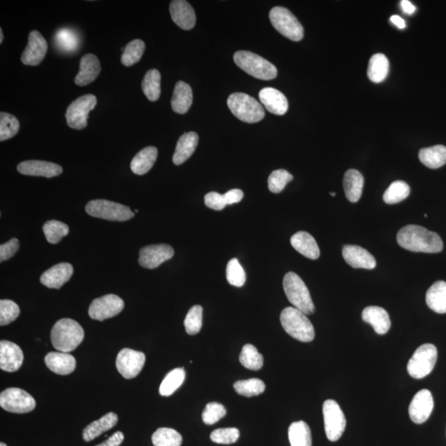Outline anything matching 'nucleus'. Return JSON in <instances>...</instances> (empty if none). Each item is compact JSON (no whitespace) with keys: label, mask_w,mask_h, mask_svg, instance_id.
<instances>
[{"label":"nucleus","mask_w":446,"mask_h":446,"mask_svg":"<svg viewBox=\"0 0 446 446\" xmlns=\"http://www.w3.org/2000/svg\"><path fill=\"white\" fill-rule=\"evenodd\" d=\"M397 241L399 246L413 252L439 253L444 247L438 233L417 225H408L400 229Z\"/></svg>","instance_id":"1"},{"label":"nucleus","mask_w":446,"mask_h":446,"mask_svg":"<svg viewBox=\"0 0 446 446\" xmlns=\"http://www.w3.org/2000/svg\"><path fill=\"white\" fill-rule=\"evenodd\" d=\"M84 338L83 327L73 319L63 318L56 322L51 332L54 348L65 353L76 350Z\"/></svg>","instance_id":"2"},{"label":"nucleus","mask_w":446,"mask_h":446,"mask_svg":"<svg viewBox=\"0 0 446 446\" xmlns=\"http://www.w3.org/2000/svg\"><path fill=\"white\" fill-rule=\"evenodd\" d=\"M282 327L294 339L310 342L315 337V331L311 322L303 312L293 307L286 308L280 315Z\"/></svg>","instance_id":"3"},{"label":"nucleus","mask_w":446,"mask_h":446,"mask_svg":"<svg viewBox=\"0 0 446 446\" xmlns=\"http://www.w3.org/2000/svg\"><path fill=\"white\" fill-rule=\"evenodd\" d=\"M284 290L289 301L294 308L303 312L306 315H312L315 313L311 295L304 282L294 272H289L284 277Z\"/></svg>","instance_id":"4"},{"label":"nucleus","mask_w":446,"mask_h":446,"mask_svg":"<svg viewBox=\"0 0 446 446\" xmlns=\"http://www.w3.org/2000/svg\"><path fill=\"white\" fill-rule=\"evenodd\" d=\"M228 105L233 115L245 123H258L264 119L265 115L261 103L247 93H232L228 97Z\"/></svg>","instance_id":"5"},{"label":"nucleus","mask_w":446,"mask_h":446,"mask_svg":"<svg viewBox=\"0 0 446 446\" xmlns=\"http://www.w3.org/2000/svg\"><path fill=\"white\" fill-rule=\"evenodd\" d=\"M234 62L250 76L263 81L273 79L278 74L273 64L251 51H237L234 55Z\"/></svg>","instance_id":"6"},{"label":"nucleus","mask_w":446,"mask_h":446,"mask_svg":"<svg viewBox=\"0 0 446 446\" xmlns=\"http://www.w3.org/2000/svg\"><path fill=\"white\" fill-rule=\"evenodd\" d=\"M86 211L93 218L114 221V222H125L135 216L129 206L105 199L88 202Z\"/></svg>","instance_id":"7"},{"label":"nucleus","mask_w":446,"mask_h":446,"mask_svg":"<svg viewBox=\"0 0 446 446\" xmlns=\"http://www.w3.org/2000/svg\"><path fill=\"white\" fill-rule=\"evenodd\" d=\"M272 25L282 35L294 41L303 39V27L292 13L284 7H275L270 12Z\"/></svg>","instance_id":"8"},{"label":"nucleus","mask_w":446,"mask_h":446,"mask_svg":"<svg viewBox=\"0 0 446 446\" xmlns=\"http://www.w3.org/2000/svg\"><path fill=\"white\" fill-rule=\"evenodd\" d=\"M438 360V349L430 343L419 347L408 361L407 372L412 378H425L433 370Z\"/></svg>","instance_id":"9"},{"label":"nucleus","mask_w":446,"mask_h":446,"mask_svg":"<svg viewBox=\"0 0 446 446\" xmlns=\"http://www.w3.org/2000/svg\"><path fill=\"white\" fill-rule=\"evenodd\" d=\"M322 412L327 438L334 442L344 433L346 426L344 413L339 405L332 399L323 403Z\"/></svg>","instance_id":"10"},{"label":"nucleus","mask_w":446,"mask_h":446,"mask_svg":"<svg viewBox=\"0 0 446 446\" xmlns=\"http://www.w3.org/2000/svg\"><path fill=\"white\" fill-rule=\"evenodd\" d=\"M0 406L7 412L23 414L35 409L36 401L23 389L9 388L0 394Z\"/></svg>","instance_id":"11"},{"label":"nucleus","mask_w":446,"mask_h":446,"mask_svg":"<svg viewBox=\"0 0 446 446\" xmlns=\"http://www.w3.org/2000/svg\"><path fill=\"white\" fill-rule=\"evenodd\" d=\"M97 98L93 95L81 96L68 107L65 119L70 128L81 130L88 125L89 112L95 110Z\"/></svg>","instance_id":"12"},{"label":"nucleus","mask_w":446,"mask_h":446,"mask_svg":"<svg viewBox=\"0 0 446 446\" xmlns=\"http://www.w3.org/2000/svg\"><path fill=\"white\" fill-rule=\"evenodd\" d=\"M124 308L123 299L115 294H107L93 300L88 308V315L93 320L103 322L119 315Z\"/></svg>","instance_id":"13"},{"label":"nucleus","mask_w":446,"mask_h":446,"mask_svg":"<svg viewBox=\"0 0 446 446\" xmlns=\"http://www.w3.org/2000/svg\"><path fill=\"white\" fill-rule=\"evenodd\" d=\"M145 362V355L143 352L125 348L117 355L116 367L122 376L131 379L138 376Z\"/></svg>","instance_id":"14"},{"label":"nucleus","mask_w":446,"mask_h":446,"mask_svg":"<svg viewBox=\"0 0 446 446\" xmlns=\"http://www.w3.org/2000/svg\"><path fill=\"white\" fill-rule=\"evenodd\" d=\"M175 255V251L167 244H157L140 249L139 264L145 269L153 270Z\"/></svg>","instance_id":"15"},{"label":"nucleus","mask_w":446,"mask_h":446,"mask_svg":"<svg viewBox=\"0 0 446 446\" xmlns=\"http://www.w3.org/2000/svg\"><path fill=\"white\" fill-rule=\"evenodd\" d=\"M48 45L44 36L39 32L32 31L28 37V44L23 51L21 60L26 65H40L48 53Z\"/></svg>","instance_id":"16"},{"label":"nucleus","mask_w":446,"mask_h":446,"mask_svg":"<svg viewBox=\"0 0 446 446\" xmlns=\"http://www.w3.org/2000/svg\"><path fill=\"white\" fill-rule=\"evenodd\" d=\"M433 394L427 389H422L413 397L408 412L411 420L417 424H424L433 411Z\"/></svg>","instance_id":"17"},{"label":"nucleus","mask_w":446,"mask_h":446,"mask_svg":"<svg viewBox=\"0 0 446 446\" xmlns=\"http://www.w3.org/2000/svg\"><path fill=\"white\" fill-rule=\"evenodd\" d=\"M25 360L20 347L8 341H0V368L7 372H15Z\"/></svg>","instance_id":"18"},{"label":"nucleus","mask_w":446,"mask_h":446,"mask_svg":"<svg viewBox=\"0 0 446 446\" xmlns=\"http://www.w3.org/2000/svg\"><path fill=\"white\" fill-rule=\"evenodd\" d=\"M344 260L355 269L373 270L377 265L376 260L365 248L355 245H346L342 249Z\"/></svg>","instance_id":"19"},{"label":"nucleus","mask_w":446,"mask_h":446,"mask_svg":"<svg viewBox=\"0 0 446 446\" xmlns=\"http://www.w3.org/2000/svg\"><path fill=\"white\" fill-rule=\"evenodd\" d=\"M18 171L28 176L53 178L63 172L62 166L53 162L44 161H26L18 164Z\"/></svg>","instance_id":"20"},{"label":"nucleus","mask_w":446,"mask_h":446,"mask_svg":"<svg viewBox=\"0 0 446 446\" xmlns=\"http://www.w3.org/2000/svg\"><path fill=\"white\" fill-rule=\"evenodd\" d=\"M73 273L72 265L60 263L41 275V283L49 289H59L72 278Z\"/></svg>","instance_id":"21"},{"label":"nucleus","mask_w":446,"mask_h":446,"mask_svg":"<svg viewBox=\"0 0 446 446\" xmlns=\"http://www.w3.org/2000/svg\"><path fill=\"white\" fill-rule=\"evenodd\" d=\"M172 20L184 30H191L196 23L194 8L185 0H173L170 6Z\"/></svg>","instance_id":"22"},{"label":"nucleus","mask_w":446,"mask_h":446,"mask_svg":"<svg viewBox=\"0 0 446 446\" xmlns=\"http://www.w3.org/2000/svg\"><path fill=\"white\" fill-rule=\"evenodd\" d=\"M260 100L265 109L275 115H284L289 110L287 98L278 89L265 88L259 93Z\"/></svg>","instance_id":"23"},{"label":"nucleus","mask_w":446,"mask_h":446,"mask_svg":"<svg viewBox=\"0 0 446 446\" xmlns=\"http://www.w3.org/2000/svg\"><path fill=\"white\" fill-rule=\"evenodd\" d=\"M100 72L101 65L97 56L93 54L84 55L79 63V72L74 82L79 86H88L96 81Z\"/></svg>","instance_id":"24"},{"label":"nucleus","mask_w":446,"mask_h":446,"mask_svg":"<svg viewBox=\"0 0 446 446\" xmlns=\"http://www.w3.org/2000/svg\"><path fill=\"white\" fill-rule=\"evenodd\" d=\"M45 364L56 374L68 375L77 367L74 357L65 352H50L45 357Z\"/></svg>","instance_id":"25"},{"label":"nucleus","mask_w":446,"mask_h":446,"mask_svg":"<svg viewBox=\"0 0 446 446\" xmlns=\"http://www.w3.org/2000/svg\"><path fill=\"white\" fill-rule=\"evenodd\" d=\"M362 319L373 327L379 335H384L391 329V321L388 313L383 308L369 306L365 308L362 313Z\"/></svg>","instance_id":"26"},{"label":"nucleus","mask_w":446,"mask_h":446,"mask_svg":"<svg viewBox=\"0 0 446 446\" xmlns=\"http://www.w3.org/2000/svg\"><path fill=\"white\" fill-rule=\"evenodd\" d=\"M199 143V135L195 131H190L183 134L178 139L175 154L173 156V162L176 166H181L190 159L195 152Z\"/></svg>","instance_id":"27"},{"label":"nucleus","mask_w":446,"mask_h":446,"mask_svg":"<svg viewBox=\"0 0 446 446\" xmlns=\"http://www.w3.org/2000/svg\"><path fill=\"white\" fill-rule=\"evenodd\" d=\"M290 242L296 251L308 259L317 260L320 256V250L315 239L306 232L295 233Z\"/></svg>","instance_id":"28"},{"label":"nucleus","mask_w":446,"mask_h":446,"mask_svg":"<svg viewBox=\"0 0 446 446\" xmlns=\"http://www.w3.org/2000/svg\"><path fill=\"white\" fill-rule=\"evenodd\" d=\"M119 417L114 412L107 413L100 419L93 421L83 431V439L89 442L98 438L103 433L110 431L117 425Z\"/></svg>","instance_id":"29"},{"label":"nucleus","mask_w":446,"mask_h":446,"mask_svg":"<svg viewBox=\"0 0 446 446\" xmlns=\"http://www.w3.org/2000/svg\"><path fill=\"white\" fill-rule=\"evenodd\" d=\"M192 91L189 84L178 81L173 89L171 107L177 114H185L192 105Z\"/></svg>","instance_id":"30"},{"label":"nucleus","mask_w":446,"mask_h":446,"mask_svg":"<svg viewBox=\"0 0 446 446\" xmlns=\"http://www.w3.org/2000/svg\"><path fill=\"white\" fill-rule=\"evenodd\" d=\"M158 151L155 147H147L140 151L131 162V170L136 175L143 176L153 167Z\"/></svg>","instance_id":"31"},{"label":"nucleus","mask_w":446,"mask_h":446,"mask_svg":"<svg viewBox=\"0 0 446 446\" xmlns=\"http://www.w3.org/2000/svg\"><path fill=\"white\" fill-rule=\"evenodd\" d=\"M344 190L347 199L351 203H357L362 195L364 177L360 171L350 169L345 173Z\"/></svg>","instance_id":"32"},{"label":"nucleus","mask_w":446,"mask_h":446,"mask_svg":"<svg viewBox=\"0 0 446 446\" xmlns=\"http://www.w3.org/2000/svg\"><path fill=\"white\" fill-rule=\"evenodd\" d=\"M426 301L436 313H446V282L440 280L431 285L427 290Z\"/></svg>","instance_id":"33"},{"label":"nucleus","mask_w":446,"mask_h":446,"mask_svg":"<svg viewBox=\"0 0 446 446\" xmlns=\"http://www.w3.org/2000/svg\"><path fill=\"white\" fill-rule=\"evenodd\" d=\"M419 159L422 164L430 169H438L446 164V147L436 145L434 147L421 149Z\"/></svg>","instance_id":"34"},{"label":"nucleus","mask_w":446,"mask_h":446,"mask_svg":"<svg viewBox=\"0 0 446 446\" xmlns=\"http://www.w3.org/2000/svg\"><path fill=\"white\" fill-rule=\"evenodd\" d=\"M289 440L291 446H312L311 429L306 422H293L289 428Z\"/></svg>","instance_id":"35"},{"label":"nucleus","mask_w":446,"mask_h":446,"mask_svg":"<svg viewBox=\"0 0 446 446\" xmlns=\"http://www.w3.org/2000/svg\"><path fill=\"white\" fill-rule=\"evenodd\" d=\"M389 62L383 54H375L371 58L368 67V77L374 83H380L388 77Z\"/></svg>","instance_id":"36"},{"label":"nucleus","mask_w":446,"mask_h":446,"mask_svg":"<svg viewBox=\"0 0 446 446\" xmlns=\"http://www.w3.org/2000/svg\"><path fill=\"white\" fill-rule=\"evenodd\" d=\"M161 73L157 70H150L145 74L142 87L144 95L152 102L157 101L161 96Z\"/></svg>","instance_id":"37"},{"label":"nucleus","mask_w":446,"mask_h":446,"mask_svg":"<svg viewBox=\"0 0 446 446\" xmlns=\"http://www.w3.org/2000/svg\"><path fill=\"white\" fill-rule=\"evenodd\" d=\"M185 371L183 368H177L171 371L164 379L159 386V394L162 396L169 397L175 393L184 383Z\"/></svg>","instance_id":"38"},{"label":"nucleus","mask_w":446,"mask_h":446,"mask_svg":"<svg viewBox=\"0 0 446 446\" xmlns=\"http://www.w3.org/2000/svg\"><path fill=\"white\" fill-rule=\"evenodd\" d=\"M410 195V187L406 182L394 181L383 194V201L387 204H395L405 200Z\"/></svg>","instance_id":"39"},{"label":"nucleus","mask_w":446,"mask_h":446,"mask_svg":"<svg viewBox=\"0 0 446 446\" xmlns=\"http://www.w3.org/2000/svg\"><path fill=\"white\" fill-rule=\"evenodd\" d=\"M239 359L244 367L251 370H259L264 365L263 355L259 353L256 346L251 344L243 346Z\"/></svg>","instance_id":"40"},{"label":"nucleus","mask_w":446,"mask_h":446,"mask_svg":"<svg viewBox=\"0 0 446 446\" xmlns=\"http://www.w3.org/2000/svg\"><path fill=\"white\" fill-rule=\"evenodd\" d=\"M152 440L155 446H181L183 438L176 430L162 427L154 433Z\"/></svg>","instance_id":"41"},{"label":"nucleus","mask_w":446,"mask_h":446,"mask_svg":"<svg viewBox=\"0 0 446 446\" xmlns=\"http://www.w3.org/2000/svg\"><path fill=\"white\" fill-rule=\"evenodd\" d=\"M145 48V46L142 40L136 39L130 41L125 46L124 53L122 55V63L125 67H131V65L138 63L140 58H143Z\"/></svg>","instance_id":"42"},{"label":"nucleus","mask_w":446,"mask_h":446,"mask_svg":"<svg viewBox=\"0 0 446 446\" xmlns=\"http://www.w3.org/2000/svg\"><path fill=\"white\" fill-rule=\"evenodd\" d=\"M234 388L240 395L250 398L264 393L265 384L259 379H250L235 383Z\"/></svg>","instance_id":"43"},{"label":"nucleus","mask_w":446,"mask_h":446,"mask_svg":"<svg viewBox=\"0 0 446 446\" xmlns=\"http://www.w3.org/2000/svg\"><path fill=\"white\" fill-rule=\"evenodd\" d=\"M44 232L46 241L51 244H58L65 236H67L70 229L67 224L59 221H48L44 225Z\"/></svg>","instance_id":"44"},{"label":"nucleus","mask_w":446,"mask_h":446,"mask_svg":"<svg viewBox=\"0 0 446 446\" xmlns=\"http://www.w3.org/2000/svg\"><path fill=\"white\" fill-rule=\"evenodd\" d=\"M20 122L15 116L0 112V140L4 142L14 137L20 131Z\"/></svg>","instance_id":"45"},{"label":"nucleus","mask_w":446,"mask_h":446,"mask_svg":"<svg viewBox=\"0 0 446 446\" xmlns=\"http://www.w3.org/2000/svg\"><path fill=\"white\" fill-rule=\"evenodd\" d=\"M184 324L188 334H198L203 325V308L200 305L192 307L187 314Z\"/></svg>","instance_id":"46"},{"label":"nucleus","mask_w":446,"mask_h":446,"mask_svg":"<svg viewBox=\"0 0 446 446\" xmlns=\"http://www.w3.org/2000/svg\"><path fill=\"white\" fill-rule=\"evenodd\" d=\"M293 180L294 176L289 171L281 169L270 173L268 178V187L272 192L279 194L284 190L286 185Z\"/></svg>","instance_id":"47"},{"label":"nucleus","mask_w":446,"mask_h":446,"mask_svg":"<svg viewBox=\"0 0 446 446\" xmlns=\"http://www.w3.org/2000/svg\"><path fill=\"white\" fill-rule=\"evenodd\" d=\"M227 280L235 287H242L246 283L247 276L242 266L236 258L230 261L227 266Z\"/></svg>","instance_id":"48"},{"label":"nucleus","mask_w":446,"mask_h":446,"mask_svg":"<svg viewBox=\"0 0 446 446\" xmlns=\"http://www.w3.org/2000/svg\"><path fill=\"white\" fill-rule=\"evenodd\" d=\"M20 314V307L12 300L4 299L0 301V325L6 326L15 321Z\"/></svg>","instance_id":"49"},{"label":"nucleus","mask_w":446,"mask_h":446,"mask_svg":"<svg viewBox=\"0 0 446 446\" xmlns=\"http://www.w3.org/2000/svg\"><path fill=\"white\" fill-rule=\"evenodd\" d=\"M226 414V408L223 405L218 402H209L204 408L202 419L206 425H214L223 419Z\"/></svg>","instance_id":"50"},{"label":"nucleus","mask_w":446,"mask_h":446,"mask_svg":"<svg viewBox=\"0 0 446 446\" xmlns=\"http://www.w3.org/2000/svg\"><path fill=\"white\" fill-rule=\"evenodd\" d=\"M240 438V431L237 428H220L211 433L210 439L214 443L230 445L237 442Z\"/></svg>","instance_id":"51"},{"label":"nucleus","mask_w":446,"mask_h":446,"mask_svg":"<svg viewBox=\"0 0 446 446\" xmlns=\"http://www.w3.org/2000/svg\"><path fill=\"white\" fill-rule=\"evenodd\" d=\"M56 44L65 51H74L77 48L78 40L76 34L68 29H62L55 35Z\"/></svg>","instance_id":"52"},{"label":"nucleus","mask_w":446,"mask_h":446,"mask_svg":"<svg viewBox=\"0 0 446 446\" xmlns=\"http://www.w3.org/2000/svg\"><path fill=\"white\" fill-rule=\"evenodd\" d=\"M205 204L208 208L216 211H221L226 206L227 201L224 195H220L217 192H210L204 197Z\"/></svg>","instance_id":"53"},{"label":"nucleus","mask_w":446,"mask_h":446,"mask_svg":"<svg viewBox=\"0 0 446 446\" xmlns=\"http://www.w3.org/2000/svg\"><path fill=\"white\" fill-rule=\"evenodd\" d=\"M20 248V242L17 238H13L6 244L0 246V261L4 262L11 259L16 254Z\"/></svg>","instance_id":"54"},{"label":"nucleus","mask_w":446,"mask_h":446,"mask_svg":"<svg viewBox=\"0 0 446 446\" xmlns=\"http://www.w3.org/2000/svg\"><path fill=\"white\" fill-rule=\"evenodd\" d=\"M224 196L225 199H226L227 204L231 205L241 202L243 199L244 194L241 190L235 189L227 192Z\"/></svg>","instance_id":"55"},{"label":"nucleus","mask_w":446,"mask_h":446,"mask_svg":"<svg viewBox=\"0 0 446 446\" xmlns=\"http://www.w3.org/2000/svg\"><path fill=\"white\" fill-rule=\"evenodd\" d=\"M124 440V435L121 431H117L116 433L112 434L110 438L103 443L96 446H119Z\"/></svg>","instance_id":"56"},{"label":"nucleus","mask_w":446,"mask_h":446,"mask_svg":"<svg viewBox=\"0 0 446 446\" xmlns=\"http://www.w3.org/2000/svg\"><path fill=\"white\" fill-rule=\"evenodd\" d=\"M401 6L403 9V11H405L407 14H412L416 11L415 6H413L411 2L407 1V0H402V1L401 2Z\"/></svg>","instance_id":"57"},{"label":"nucleus","mask_w":446,"mask_h":446,"mask_svg":"<svg viewBox=\"0 0 446 446\" xmlns=\"http://www.w3.org/2000/svg\"><path fill=\"white\" fill-rule=\"evenodd\" d=\"M391 21L393 23L394 25L397 26L400 29H403V28L406 27V22L403 18L399 17L398 15H393L391 18Z\"/></svg>","instance_id":"58"},{"label":"nucleus","mask_w":446,"mask_h":446,"mask_svg":"<svg viewBox=\"0 0 446 446\" xmlns=\"http://www.w3.org/2000/svg\"><path fill=\"white\" fill-rule=\"evenodd\" d=\"M3 41H4L3 30H2V28H0V44H2Z\"/></svg>","instance_id":"59"},{"label":"nucleus","mask_w":446,"mask_h":446,"mask_svg":"<svg viewBox=\"0 0 446 446\" xmlns=\"http://www.w3.org/2000/svg\"><path fill=\"white\" fill-rule=\"evenodd\" d=\"M0 446H7V445L1 442V443H0Z\"/></svg>","instance_id":"60"},{"label":"nucleus","mask_w":446,"mask_h":446,"mask_svg":"<svg viewBox=\"0 0 446 446\" xmlns=\"http://www.w3.org/2000/svg\"><path fill=\"white\" fill-rule=\"evenodd\" d=\"M331 195H332V197H335V196H336V194H335V192H331Z\"/></svg>","instance_id":"61"}]
</instances>
